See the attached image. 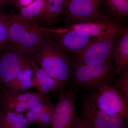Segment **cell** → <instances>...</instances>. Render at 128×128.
<instances>
[{
    "mask_svg": "<svg viewBox=\"0 0 128 128\" xmlns=\"http://www.w3.org/2000/svg\"><path fill=\"white\" fill-rule=\"evenodd\" d=\"M33 60L38 67L62 86L71 80L72 66L70 60L54 37L38 51Z\"/></svg>",
    "mask_w": 128,
    "mask_h": 128,
    "instance_id": "7a4b0ae2",
    "label": "cell"
},
{
    "mask_svg": "<svg viewBox=\"0 0 128 128\" xmlns=\"http://www.w3.org/2000/svg\"><path fill=\"white\" fill-rule=\"evenodd\" d=\"M57 44L66 52L76 54L89 43L92 38L77 31H72L58 35Z\"/></svg>",
    "mask_w": 128,
    "mask_h": 128,
    "instance_id": "4fadbf2b",
    "label": "cell"
},
{
    "mask_svg": "<svg viewBox=\"0 0 128 128\" xmlns=\"http://www.w3.org/2000/svg\"><path fill=\"white\" fill-rule=\"evenodd\" d=\"M112 54L115 57L114 66L116 73H122L128 69V29L126 28L123 34L118 41Z\"/></svg>",
    "mask_w": 128,
    "mask_h": 128,
    "instance_id": "5bb4252c",
    "label": "cell"
},
{
    "mask_svg": "<svg viewBox=\"0 0 128 128\" xmlns=\"http://www.w3.org/2000/svg\"><path fill=\"white\" fill-rule=\"evenodd\" d=\"M55 105L50 102L37 119L35 124L39 128H49L52 121Z\"/></svg>",
    "mask_w": 128,
    "mask_h": 128,
    "instance_id": "7402d4cb",
    "label": "cell"
},
{
    "mask_svg": "<svg viewBox=\"0 0 128 128\" xmlns=\"http://www.w3.org/2000/svg\"><path fill=\"white\" fill-rule=\"evenodd\" d=\"M78 128H88L87 126H86V125L83 123V122L81 119L80 120V123H79V125H78Z\"/></svg>",
    "mask_w": 128,
    "mask_h": 128,
    "instance_id": "4316f807",
    "label": "cell"
},
{
    "mask_svg": "<svg viewBox=\"0 0 128 128\" xmlns=\"http://www.w3.org/2000/svg\"><path fill=\"white\" fill-rule=\"evenodd\" d=\"M56 36L50 28L31 21H14L9 32L7 44L33 60L38 50Z\"/></svg>",
    "mask_w": 128,
    "mask_h": 128,
    "instance_id": "6da1fadb",
    "label": "cell"
},
{
    "mask_svg": "<svg viewBox=\"0 0 128 128\" xmlns=\"http://www.w3.org/2000/svg\"><path fill=\"white\" fill-rule=\"evenodd\" d=\"M113 72L111 60L91 64H75L71 79L77 86L92 92L103 83L109 82Z\"/></svg>",
    "mask_w": 128,
    "mask_h": 128,
    "instance_id": "3957f363",
    "label": "cell"
},
{
    "mask_svg": "<svg viewBox=\"0 0 128 128\" xmlns=\"http://www.w3.org/2000/svg\"><path fill=\"white\" fill-rule=\"evenodd\" d=\"M64 0H46V7L43 13L37 18L36 22L50 25L57 20Z\"/></svg>",
    "mask_w": 128,
    "mask_h": 128,
    "instance_id": "e0dca14e",
    "label": "cell"
},
{
    "mask_svg": "<svg viewBox=\"0 0 128 128\" xmlns=\"http://www.w3.org/2000/svg\"><path fill=\"white\" fill-rule=\"evenodd\" d=\"M32 68L33 70L32 88H34L38 92L44 94H49L50 92H52L55 96H57L63 86L38 67L33 60L32 62Z\"/></svg>",
    "mask_w": 128,
    "mask_h": 128,
    "instance_id": "7c38bea8",
    "label": "cell"
},
{
    "mask_svg": "<svg viewBox=\"0 0 128 128\" xmlns=\"http://www.w3.org/2000/svg\"><path fill=\"white\" fill-rule=\"evenodd\" d=\"M81 115L83 123L89 128H126L122 118L99 110L88 96L82 100Z\"/></svg>",
    "mask_w": 128,
    "mask_h": 128,
    "instance_id": "8fae6325",
    "label": "cell"
},
{
    "mask_svg": "<svg viewBox=\"0 0 128 128\" xmlns=\"http://www.w3.org/2000/svg\"><path fill=\"white\" fill-rule=\"evenodd\" d=\"M12 15L0 10V53L8 44L9 30L12 23Z\"/></svg>",
    "mask_w": 128,
    "mask_h": 128,
    "instance_id": "ffe728a7",
    "label": "cell"
},
{
    "mask_svg": "<svg viewBox=\"0 0 128 128\" xmlns=\"http://www.w3.org/2000/svg\"><path fill=\"white\" fill-rule=\"evenodd\" d=\"M32 67L23 69L4 88L12 92L18 93L28 92L32 88Z\"/></svg>",
    "mask_w": 128,
    "mask_h": 128,
    "instance_id": "2e32d148",
    "label": "cell"
},
{
    "mask_svg": "<svg viewBox=\"0 0 128 128\" xmlns=\"http://www.w3.org/2000/svg\"><path fill=\"white\" fill-rule=\"evenodd\" d=\"M33 60L7 44L0 53V88H6L23 69L32 67Z\"/></svg>",
    "mask_w": 128,
    "mask_h": 128,
    "instance_id": "52a82bcc",
    "label": "cell"
},
{
    "mask_svg": "<svg viewBox=\"0 0 128 128\" xmlns=\"http://www.w3.org/2000/svg\"><path fill=\"white\" fill-rule=\"evenodd\" d=\"M91 0L93 2L96 7L98 9L102 0Z\"/></svg>",
    "mask_w": 128,
    "mask_h": 128,
    "instance_id": "484cf974",
    "label": "cell"
},
{
    "mask_svg": "<svg viewBox=\"0 0 128 128\" xmlns=\"http://www.w3.org/2000/svg\"><path fill=\"white\" fill-rule=\"evenodd\" d=\"M99 110L112 116L128 119V100L109 82L101 85L87 96Z\"/></svg>",
    "mask_w": 128,
    "mask_h": 128,
    "instance_id": "277c9868",
    "label": "cell"
},
{
    "mask_svg": "<svg viewBox=\"0 0 128 128\" xmlns=\"http://www.w3.org/2000/svg\"><path fill=\"white\" fill-rule=\"evenodd\" d=\"M48 94L29 91L18 93L2 88L0 94V108L1 111L24 114L40 102Z\"/></svg>",
    "mask_w": 128,
    "mask_h": 128,
    "instance_id": "9c48e42d",
    "label": "cell"
},
{
    "mask_svg": "<svg viewBox=\"0 0 128 128\" xmlns=\"http://www.w3.org/2000/svg\"><path fill=\"white\" fill-rule=\"evenodd\" d=\"M14 1L15 0H0V10L8 6L14 4Z\"/></svg>",
    "mask_w": 128,
    "mask_h": 128,
    "instance_id": "d4e9b609",
    "label": "cell"
},
{
    "mask_svg": "<svg viewBox=\"0 0 128 128\" xmlns=\"http://www.w3.org/2000/svg\"><path fill=\"white\" fill-rule=\"evenodd\" d=\"M116 40L115 38H93L82 50L76 54L75 64H91L111 60Z\"/></svg>",
    "mask_w": 128,
    "mask_h": 128,
    "instance_id": "ba28073f",
    "label": "cell"
},
{
    "mask_svg": "<svg viewBox=\"0 0 128 128\" xmlns=\"http://www.w3.org/2000/svg\"><path fill=\"white\" fill-rule=\"evenodd\" d=\"M60 14L70 24L106 18L98 11L91 0H64Z\"/></svg>",
    "mask_w": 128,
    "mask_h": 128,
    "instance_id": "30bf717a",
    "label": "cell"
},
{
    "mask_svg": "<svg viewBox=\"0 0 128 128\" xmlns=\"http://www.w3.org/2000/svg\"><path fill=\"white\" fill-rule=\"evenodd\" d=\"M125 29L118 21L106 17L101 20L70 24L66 28L52 29V31L58 35L70 31H75L91 38H117L123 34Z\"/></svg>",
    "mask_w": 128,
    "mask_h": 128,
    "instance_id": "5b68a950",
    "label": "cell"
},
{
    "mask_svg": "<svg viewBox=\"0 0 128 128\" xmlns=\"http://www.w3.org/2000/svg\"><path fill=\"white\" fill-rule=\"evenodd\" d=\"M50 102L49 94H47L40 102L25 113V116L28 122V126L35 124L40 114Z\"/></svg>",
    "mask_w": 128,
    "mask_h": 128,
    "instance_id": "44dd1931",
    "label": "cell"
},
{
    "mask_svg": "<svg viewBox=\"0 0 128 128\" xmlns=\"http://www.w3.org/2000/svg\"><path fill=\"white\" fill-rule=\"evenodd\" d=\"M36 0H15L14 4L19 9L27 6Z\"/></svg>",
    "mask_w": 128,
    "mask_h": 128,
    "instance_id": "cb8c5ba5",
    "label": "cell"
},
{
    "mask_svg": "<svg viewBox=\"0 0 128 128\" xmlns=\"http://www.w3.org/2000/svg\"><path fill=\"white\" fill-rule=\"evenodd\" d=\"M108 11L114 16L124 18L128 14V0H102Z\"/></svg>",
    "mask_w": 128,
    "mask_h": 128,
    "instance_id": "d6986e66",
    "label": "cell"
},
{
    "mask_svg": "<svg viewBox=\"0 0 128 128\" xmlns=\"http://www.w3.org/2000/svg\"><path fill=\"white\" fill-rule=\"evenodd\" d=\"M28 126L27 118L24 114L1 111L0 128H26Z\"/></svg>",
    "mask_w": 128,
    "mask_h": 128,
    "instance_id": "ac0fdd59",
    "label": "cell"
},
{
    "mask_svg": "<svg viewBox=\"0 0 128 128\" xmlns=\"http://www.w3.org/2000/svg\"><path fill=\"white\" fill-rule=\"evenodd\" d=\"M46 0H36L26 7L19 9L16 14H12V22L14 21H31L36 22L37 18L43 13Z\"/></svg>",
    "mask_w": 128,
    "mask_h": 128,
    "instance_id": "9a60e30c",
    "label": "cell"
},
{
    "mask_svg": "<svg viewBox=\"0 0 128 128\" xmlns=\"http://www.w3.org/2000/svg\"><path fill=\"white\" fill-rule=\"evenodd\" d=\"M58 100L49 128H78L80 118L76 114L75 89L64 86L58 94Z\"/></svg>",
    "mask_w": 128,
    "mask_h": 128,
    "instance_id": "8992f818",
    "label": "cell"
},
{
    "mask_svg": "<svg viewBox=\"0 0 128 128\" xmlns=\"http://www.w3.org/2000/svg\"><path fill=\"white\" fill-rule=\"evenodd\" d=\"M116 88L128 100V70L121 73L119 78L115 80Z\"/></svg>",
    "mask_w": 128,
    "mask_h": 128,
    "instance_id": "603a6c76",
    "label": "cell"
}]
</instances>
